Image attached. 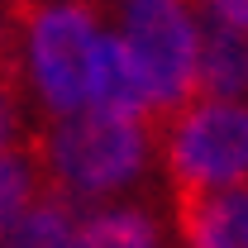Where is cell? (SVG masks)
<instances>
[{
  "instance_id": "7",
  "label": "cell",
  "mask_w": 248,
  "mask_h": 248,
  "mask_svg": "<svg viewBox=\"0 0 248 248\" xmlns=\"http://www.w3.org/2000/svg\"><path fill=\"white\" fill-rule=\"evenodd\" d=\"M91 105L124 110V115H148V91H143V77H139V67L129 58V43L124 38H100L95 43Z\"/></svg>"
},
{
  "instance_id": "9",
  "label": "cell",
  "mask_w": 248,
  "mask_h": 248,
  "mask_svg": "<svg viewBox=\"0 0 248 248\" xmlns=\"http://www.w3.org/2000/svg\"><path fill=\"white\" fill-rule=\"evenodd\" d=\"M77 244L148 248V244H157V224L143 210H105V215H86L77 224Z\"/></svg>"
},
{
  "instance_id": "6",
  "label": "cell",
  "mask_w": 248,
  "mask_h": 248,
  "mask_svg": "<svg viewBox=\"0 0 248 248\" xmlns=\"http://www.w3.org/2000/svg\"><path fill=\"white\" fill-rule=\"evenodd\" d=\"M172 219H177L182 244L248 248V182L219 186L201 201H182V205H172Z\"/></svg>"
},
{
  "instance_id": "1",
  "label": "cell",
  "mask_w": 248,
  "mask_h": 248,
  "mask_svg": "<svg viewBox=\"0 0 248 248\" xmlns=\"http://www.w3.org/2000/svg\"><path fill=\"white\" fill-rule=\"evenodd\" d=\"M43 177L72 196H110L124 191L148 162V129L143 115L124 110H72L62 115L48 139H38Z\"/></svg>"
},
{
  "instance_id": "4",
  "label": "cell",
  "mask_w": 248,
  "mask_h": 248,
  "mask_svg": "<svg viewBox=\"0 0 248 248\" xmlns=\"http://www.w3.org/2000/svg\"><path fill=\"white\" fill-rule=\"evenodd\" d=\"M124 43L143 77L148 115L143 124H162L196 95V19L186 0H120Z\"/></svg>"
},
{
  "instance_id": "5",
  "label": "cell",
  "mask_w": 248,
  "mask_h": 248,
  "mask_svg": "<svg viewBox=\"0 0 248 248\" xmlns=\"http://www.w3.org/2000/svg\"><path fill=\"white\" fill-rule=\"evenodd\" d=\"M248 100V29H234L215 15H205V29H196V95Z\"/></svg>"
},
{
  "instance_id": "10",
  "label": "cell",
  "mask_w": 248,
  "mask_h": 248,
  "mask_svg": "<svg viewBox=\"0 0 248 248\" xmlns=\"http://www.w3.org/2000/svg\"><path fill=\"white\" fill-rule=\"evenodd\" d=\"M29 139L33 134H24V110H19V72H5L0 77V153Z\"/></svg>"
},
{
  "instance_id": "12",
  "label": "cell",
  "mask_w": 248,
  "mask_h": 248,
  "mask_svg": "<svg viewBox=\"0 0 248 248\" xmlns=\"http://www.w3.org/2000/svg\"><path fill=\"white\" fill-rule=\"evenodd\" d=\"M196 5H205V15H215L234 29H248V0H196Z\"/></svg>"
},
{
  "instance_id": "11",
  "label": "cell",
  "mask_w": 248,
  "mask_h": 248,
  "mask_svg": "<svg viewBox=\"0 0 248 248\" xmlns=\"http://www.w3.org/2000/svg\"><path fill=\"white\" fill-rule=\"evenodd\" d=\"M19 33H24L19 15L0 5V77L5 72H19Z\"/></svg>"
},
{
  "instance_id": "3",
  "label": "cell",
  "mask_w": 248,
  "mask_h": 248,
  "mask_svg": "<svg viewBox=\"0 0 248 248\" xmlns=\"http://www.w3.org/2000/svg\"><path fill=\"white\" fill-rule=\"evenodd\" d=\"M24 48H29L33 91L43 110L62 120L91 105V67H95V0H24L19 10Z\"/></svg>"
},
{
  "instance_id": "2",
  "label": "cell",
  "mask_w": 248,
  "mask_h": 248,
  "mask_svg": "<svg viewBox=\"0 0 248 248\" xmlns=\"http://www.w3.org/2000/svg\"><path fill=\"white\" fill-rule=\"evenodd\" d=\"M162 157L172 177V205L201 201L219 186L248 182V100L201 95L162 124Z\"/></svg>"
},
{
  "instance_id": "8",
  "label": "cell",
  "mask_w": 248,
  "mask_h": 248,
  "mask_svg": "<svg viewBox=\"0 0 248 248\" xmlns=\"http://www.w3.org/2000/svg\"><path fill=\"white\" fill-rule=\"evenodd\" d=\"M38 186H43L38 139L15 143V148H5V153H0V244H5V234L15 229V219L33 205Z\"/></svg>"
}]
</instances>
